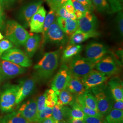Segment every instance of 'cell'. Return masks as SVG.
<instances>
[{"label": "cell", "instance_id": "obj_55", "mask_svg": "<svg viewBox=\"0 0 123 123\" xmlns=\"http://www.w3.org/2000/svg\"><path fill=\"white\" fill-rule=\"evenodd\" d=\"M1 79H0V83H1Z\"/></svg>", "mask_w": 123, "mask_h": 123}, {"label": "cell", "instance_id": "obj_47", "mask_svg": "<svg viewBox=\"0 0 123 123\" xmlns=\"http://www.w3.org/2000/svg\"><path fill=\"white\" fill-rule=\"evenodd\" d=\"M5 17L3 12V8L0 4V29L4 28L5 25Z\"/></svg>", "mask_w": 123, "mask_h": 123}, {"label": "cell", "instance_id": "obj_9", "mask_svg": "<svg viewBox=\"0 0 123 123\" xmlns=\"http://www.w3.org/2000/svg\"><path fill=\"white\" fill-rule=\"evenodd\" d=\"M37 81L35 78L32 77L21 79L18 84V90L16 97V105H18L27 97L34 92Z\"/></svg>", "mask_w": 123, "mask_h": 123}, {"label": "cell", "instance_id": "obj_37", "mask_svg": "<svg viewBox=\"0 0 123 123\" xmlns=\"http://www.w3.org/2000/svg\"><path fill=\"white\" fill-rule=\"evenodd\" d=\"M112 13L118 12L122 9V2L120 0H107Z\"/></svg>", "mask_w": 123, "mask_h": 123}, {"label": "cell", "instance_id": "obj_28", "mask_svg": "<svg viewBox=\"0 0 123 123\" xmlns=\"http://www.w3.org/2000/svg\"><path fill=\"white\" fill-rule=\"evenodd\" d=\"M72 104L78 107L79 109H80L83 111V112L87 116L104 117V116L101 114L99 112L96 110H93L92 109L88 108L87 106L84 105L81 102L79 101L77 98H75L74 101H73V103L70 105Z\"/></svg>", "mask_w": 123, "mask_h": 123}, {"label": "cell", "instance_id": "obj_53", "mask_svg": "<svg viewBox=\"0 0 123 123\" xmlns=\"http://www.w3.org/2000/svg\"><path fill=\"white\" fill-rule=\"evenodd\" d=\"M4 38V36L2 35V34H1V33L0 32V41L1 40L3 39Z\"/></svg>", "mask_w": 123, "mask_h": 123}, {"label": "cell", "instance_id": "obj_13", "mask_svg": "<svg viewBox=\"0 0 123 123\" xmlns=\"http://www.w3.org/2000/svg\"><path fill=\"white\" fill-rule=\"evenodd\" d=\"M18 111L30 123H38V112L35 99H30L23 102L19 106Z\"/></svg>", "mask_w": 123, "mask_h": 123}, {"label": "cell", "instance_id": "obj_54", "mask_svg": "<svg viewBox=\"0 0 123 123\" xmlns=\"http://www.w3.org/2000/svg\"><path fill=\"white\" fill-rule=\"evenodd\" d=\"M0 123H3L2 121H1V119H0Z\"/></svg>", "mask_w": 123, "mask_h": 123}, {"label": "cell", "instance_id": "obj_10", "mask_svg": "<svg viewBox=\"0 0 123 123\" xmlns=\"http://www.w3.org/2000/svg\"><path fill=\"white\" fill-rule=\"evenodd\" d=\"M26 71L24 68L12 62L0 60V77L1 81L16 78L24 74Z\"/></svg>", "mask_w": 123, "mask_h": 123}, {"label": "cell", "instance_id": "obj_4", "mask_svg": "<svg viewBox=\"0 0 123 123\" xmlns=\"http://www.w3.org/2000/svg\"><path fill=\"white\" fill-rule=\"evenodd\" d=\"M18 84H6L0 92V110L3 113H9L14 110L16 105Z\"/></svg>", "mask_w": 123, "mask_h": 123}, {"label": "cell", "instance_id": "obj_35", "mask_svg": "<svg viewBox=\"0 0 123 123\" xmlns=\"http://www.w3.org/2000/svg\"><path fill=\"white\" fill-rule=\"evenodd\" d=\"M56 13L57 17H61L65 19H70L74 20H76V18L74 14L68 13L63 6L57 9L56 11Z\"/></svg>", "mask_w": 123, "mask_h": 123}, {"label": "cell", "instance_id": "obj_12", "mask_svg": "<svg viewBox=\"0 0 123 123\" xmlns=\"http://www.w3.org/2000/svg\"><path fill=\"white\" fill-rule=\"evenodd\" d=\"M94 68L109 77L118 74L120 70L114 57L110 55H106L96 63Z\"/></svg>", "mask_w": 123, "mask_h": 123}, {"label": "cell", "instance_id": "obj_38", "mask_svg": "<svg viewBox=\"0 0 123 123\" xmlns=\"http://www.w3.org/2000/svg\"><path fill=\"white\" fill-rule=\"evenodd\" d=\"M13 43L7 39H2L0 41V57L9 49L13 48Z\"/></svg>", "mask_w": 123, "mask_h": 123}, {"label": "cell", "instance_id": "obj_45", "mask_svg": "<svg viewBox=\"0 0 123 123\" xmlns=\"http://www.w3.org/2000/svg\"><path fill=\"white\" fill-rule=\"evenodd\" d=\"M67 12L70 14H74L75 9L71 0H68L63 6Z\"/></svg>", "mask_w": 123, "mask_h": 123}, {"label": "cell", "instance_id": "obj_48", "mask_svg": "<svg viewBox=\"0 0 123 123\" xmlns=\"http://www.w3.org/2000/svg\"><path fill=\"white\" fill-rule=\"evenodd\" d=\"M57 21L62 30L65 32L66 30V19L61 17H57Z\"/></svg>", "mask_w": 123, "mask_h": 123}, {"label": "cell", "instance_id": "obj_39", "mask_svg": "<svg viewBox=\"0 0 123 123\" xmlns=\"http://www.w3.org/2000/svg\"><path fill=\"white\" fill-rule=\"evenodd\" d=\"M84 123H107L104 117L87 116L83 119Z\"/></svg>", "mask_w": 123, "mask_h": 123}, {"label": "cell", "instance_id": "obj_21", "mask_svg": "<svg viewBox=\"0 0 123 123\" xmlns=\"http://www.w3.org/2000/svg\"><path fill=\"white\" fill-rule=\"evenodd\" d=\"M99 33H85L77 30L69 38V44H79L91 37H96L99 36Z\"/></svg>", "mask_w": 123, "mask_h": 123}, {"label": "cell", "instance_id": "obj_1", "mask_svg": "<svg viewBox=\"0 0 123 123\" xmlns=\"http://www.w3.org/2000/svg\"><path fill=\"white\" fill-rule=\"evenodd\" d=\"M60 51L46 53L34 67L33 76L37 82L45 83L51 79L58 66Z\"/></svg>", "mask_w": 123, "mask_h": 123}, {"label": "cell", "instance_id": "obj_14", "mask_svg": "<svg viewBox=\"0 0 123 123\" xmlns=\"http://www.w3.org/2000/svg\"><path fill=\"white\" fill-rule=\"evenodd\" d=\"M69 77V73L68 66L63 64L54 77L51 87L57 96L62 90L65 89Z\"/></svg>", "mask_w": 123, "mask_h": 123}, {"label": "cell", "instance_id": "obj_22", "mask_svg": "<svg viewBox=\"0 0 123 123\" xmlns=\"http://www.w3.org/2000/svg\"><path fill=\"white\" fill-rule=\"evenodd\" d=\"M83 48V46L79 44H69L63 51L62 61H69L72 58L79 54Z\"/></svg>", "mask_w": 123, "mask_h": 123}, {"label": "cell", "instance_id": "obj_52", "mask_svg": "<svg viewBox=\"0 0 123 123\" xmlns=\"http://www.w3.org/2000/svg\"><path fill=\"white\" fill-rule=\"evenodd\" d=\"M55 123H68V122L66 121L65 120H60V121H56Z\"/></svg>", "mask_w": 123, "mask_h": 123}, {"label": "cell", "instance_id": "obj_27", "mask_svg": "<svg viewBox=\"0 0 123 123\" xmlns=\"http://www.w3.org/2000/svg\"><path fill=\"white\" fill-rule=\"evenodd\" d=\"M106 120L107 123H123V111L111 109L106 115Z\"/></svg>", "mask_w": 123, "mask_h": 123}, {"label": "cell", "instance_id": "obj_51", "mask_svg": "<svg viewBox=\"0 0 123 123\" xmlns=\"http://www.w3.org/2000/svg\"><path fill=\"white\" fill-rule=\"evenodd\" d=\"M55 122L56 120L52 117H51L49 118L45 119L41 122L38 123H55Z\"/></svg>", "mask_w": 123, "mask_h": 123}, {"label": "cell", "instance_id": "obj_41", "mask_svg": "<svg viewBox=\"0 0 123 123\" xmlns=\"http://www.w3.org/2000/svg\"><path fill=\"white\" fill-rule=\"evenodd\" d=\"M45 99L46 97L44 93L43 94L40 95L39 97H38L37 101V108L38 113L40 111L43 110L44 108L46 107L45 104Z\"/></svg>", "mask_w": 123, "mask_h": 123}, {"label": "cell", "instance_id": "obj_3", "mask_svg": "<svg viewBox=\"0 0 123 123\" xmlns=\"http://www.w3.org/2000/svg\"><path fill=\"white\" fill-rule=\"evenodd\" d=\"M91 92L96 98L98 111L104 116H106L112 109L114 99L109 88L102 84L91 89Z\"/></svg>", "mask_w": 123, "mask_h": 123}, {"label": "cell", "instance_id": "obj_8", "mask_svg": "<svg viewBox=\"0 0 123 123\" xmlns=\"http://www.w3.org/2000/svg\"><path fill=\"white\" fill-rule=\"evenodd\" d=\"M68 40V37L59 26L56 18L47 31L44 40V45L47 43L64 45L67 43Z\"/></svg>", "mask_w": 123, "mask_h": 123}, {"label": "cell", "instance_id": "obj_36", "mask_svg": "<svg viewBox=\"0 0 123 123\" xmlns=\"http://www.w3.org/2000/svg\"><path fill=\"white\" fill-rule=\"evenodd\" d=\"M51 117H52V108L46 107L43 110L38 113V123Z\"/></svg>", "mask_w": 123, "mask_h": 123}, {"label": "cell", "instance_id": "obj_18", "mask_svg": "<svg viewBox=\"0 0 123 123\" xmlns=\"http://www.w3.org/2000/svg\"><path fill=\"white\" fill-rule=\"evenodd\" d=\"M66 89L74 94L76 97L84 94L87 91L83 83L82 78L70 74Z\"/></svg>", "mask_w": 123, "mask_h": 123}, {"label": "cell", "instance_id": "obj_20", "mask_svg": "<svg viewBox=\"0 0 123 123\" xmlns=\"http://www.w3.org/2000/svg\"><path fill=\"white\" fill-rule=\"evenodd\" d=\"M41 42L40 36L36 34H30L24 45L25 53L30 58L35 54L39 47Z\"/></svg>", "mask_w": 123, "mask_h": 123}, {"label": "cell", "instance_id": "obj_31", "mask_svg": "<svg viewBox=\"0 0 123 123\" xmlns=\"http://www.w3.org/2000/svg\"><path fill=\"white\" fill-rule=\"evenodd\" d=\"M78 29L77 20L66 19V30L65 33L68 39Z\"/></svg>", "mask_w": 123, "mask_h": 123}, {"label": "cell", "instance_id": "obj_49", "mask_svg": "<svg viewBox=\"0 0 123 123\" xmlns=\"http://www.w3.org/2000/svg\"><path fill=\"white\" fill-rule=\"evenodd\" d=\"M66 121L68 123H84L83 119H80L70 118L67 119Z\"/></svg>", "mask_w": 123, "mask_h": 123}, {"label": "cell", "instance_id": "obj_16", "mask_svg": "<svg viewBox=\"0 0 123 123\" xmlns=\"http://www.w3.org/2000/svg\"><path fill=\"white\" fill-rule=\"evenodd\" d=\"M78 30L85 33L97 32L98 21L95 15L92 12L87 11L83 16L77 20Z\"/></svg>", "mask_w": 123, "mask_h": 123}, {"label": "cell", "instance_id": "obj_24", "mask_svg": "<svg viewBox=\"0 0 123 123\" xmlns=\"http://www.w3.org/2000/svg\"><path fill=\"white\" fill-rule=\"evenodd\" d=\"M0 119L3 123H31L18 111H13Z\"/></svg>", "mask_w": 123, "mask_h": 123}, {"label": "cell", "instance_id": "obj_32", "mask_svg": "<svg viewBox=\"0 0 123 123\" xmlns=\"http://www.w3.org/2000/svg\"><path fill=\"white\" fill-rule=\"evenodd\" d=\"M52 117L56 121L65 119L63 106L56 104L52 108Z\"/></svg>", "mask_w": 123, "mask_h": 123}, {"label": "cell", "instance_id": "obj_34", "mask_svg": "<svg viewBox=\"0 0 123 123\" xmlns=\"http://www.w3.org/2000/svg\"><path fill=\"white\" fill-rule=\"evenodd\" d=\"M68 0H46L50 9L55 12L57 9L63 6Z\"/></svg>", "mask_w": 123, "mask_h": 123}, {"label": "cell", "instance_id": "obj_25", "mask_svg": "<svg viewBox=\"0 0 123 123\" xmlns=\"http://www.w3.org/2000/svg\"><path fill=\"white\" fill-rule=\"evenodd\" d=\"M79 101L83 103L84 105L93 110L98 111L97 107V102L95 97L92 93L88 90L84 94L76 97ZM99 112V111H98Z\"/></svg>", "mask_w": 123, "mask_h": 123}, {"label": "cell", "instance_id": "obj_26", "mask_svg": "<svg viewBox=\"0 0 123 123\" xmlns=\"http://www.w3.org/2000/svg\"><path fill=\"white\" fill-rule=\"evenodd\" d=\"M74 99L73 93L66 88L62 90L58 94L57 104L61 106L70 105L74 101Z\"/></svg>", "mask_w": 123, "mask_h": 123}, {"label": "cell", "instance_id": "obj_56", "mask_svg": "<svg viewBox=\"0 0 123 123\" xmlns=\"http://www.w3.org/2000/svg\"><path fill=\"white\" fill-rule=\"evenodd\" d=\"M120 0L121 1V2H123V0Z\"/></svg>", "mask_w": 123, "mask_h": 123}, {"label": "cell", "instance_id": "obj_19", "mask_svg": "<svg viewBox=\"0 0 123 123\" xmlns=\"http://www.w3.org/2000/svg\"><path fill=\"white\" fill-rule=\"evenodd\" d=\"M109 88L112 96L115 100H123L122 81L118 77H114L108 82Z\"/></svg>", "mask_w": 123, "mask_h": 123}, {"label": "cell", "instance_id": "obj_44", "mask_svg": "<svg viewBox=\"0 0 123 123\" xmlns=\"http://www.w3.org/2000/svg\"><path fill=\"white\" fill-rule=\"evenodd\" d=\"M77 0L84 6L89 12H92L95 9L93 5L92 4L91 0Z\"/></svg>", "mask_w": 123, "mask_h": 123}, {"label": "cell", "instance_id": "obj_5", "mask_svg": "<svg viewBox=\"0 0 123 123\" xmlns=\"http://www.w3.org/2000/svg\"><path fill=\"white\" fill-rule=\"evenodd\" d=\"M95 64L79 54L71 59L68 68L70 74L83 78L94 68Z\"/></svg>", "mask_w": 123, "mask_h": 123}, {"label": "cell", "instance_id": "obj_40", "mask_svg": "<svg viewBox=\"0 0 123 123\" xmlns=\"http://www.w3.org/2000/svg\"><path fill=\"white\" fill-rule=\"evenodd\" d=\"M116 22L120 35L122 37L123 35V15L121 11L118 12V14L116 18Z\"/></svg>", "mask_w": 123, "mask_h": 123}, {"label": "cell", "instance_id": "obj_46", "mask_svg": "<svg viewBox=\"0 0 123 123\" xmlns=\"http://www.w3.org/2000/svg\"><path fill=\"white\" fill-rule=\"evenodd\" d=\"M112 109L123 110V100H115L114 99L112 106Z\"/></svg>", "mask_w": 123, "mask_h": 123}, {"label": "cell", "instance_id": "obj_43", "mask_svg": "<svg viewBox=\"0 0 123 123\" xmlns=\"http://www.w3.org/2000/svg\"><path fill=\"white\" fill-rule=\"evenodd\" d=\"M75 10H79L84 13L88 11L84 6L80 3L77 0H71Z\"/></svg>", "mask_w": 123, "mask_h": 123}, {"label": "cell", "instance_id": "obj_15", "mask_svg": "<svg viewBox=\"0 0 123 123\" xmlns=\"http://www.w3.org/2000/svg\"><path fill=\"white\" fill-rule=\"evenodd\" d=\"M110 78V77L105 74L93 69L82 78V79L86 90H88L103 84Z\"/></svg>", "mask_w": 123, "mask_h": 123}, {"label": "cell", "instance_id": "obj_2", "mask_svg": "<svg viewBox=\"0 0 123 123\" xmlns=\"http://www.w3.org/2000/svg\"><path fill=\"white\" fill-rule=\"evenodd\" d=\"M4 29L6 37L17 47L24 46L30 35L19 23L12 20L6 22Z\"/></svg>", "mask_w": 123, "mask_h": 123}, {"label": "cell", "instance_id": "obj_23", "mask_svg": "<svg viewBox=\"0 0 123 123\" xmlns=\"http://www.w3.org/2000/svg\"><path fill=\"white\" fill-rule=\"evenodd\" d=\"M57 16L55 11L52 9H50V10L49 11V13L46 16L45 19L43 30L42 32V35L41 37V42L39 45L40 48L44 47V40L47 31H48L49 27L51 26V25L55 20Z\"/></svg>", "mask_w": 123, "mask_h": 123}, {"label": "cell", "instance_id": "obj_30", "mask_svg": "<svg viewBox=\"0 0 123 123\" xmlns=\"http://www.w3.org/2000/svg\"><path fill=\"white\" fill-rule=\"evenodd\" d=\"M44 93L46 97V106L53 108L57 104L58 97L57 94L52 89H49L46 90Z\"/></svg>", "mask_w": 123, "mask_h": 123}, {"label": "cell", "instance_id": "obj_57", "mask_svg": "<svg viewBox=\"0 0 123 123\" xmlns=\"http://www.w3.org/2000/svg\"></svg>", "mask_w": 123, "mask_h": 123}, {"label": "cell", "instance_id": "obj_42", "mask_svg": "<svg viewBox=\"0 0 123 123\" xmlns=\"http://www.w3.org/2000/svg\"><path fill=\"white\" fill-rule=\"evenodd\" d=\"M22 0H0V4L3 8L8 9Z\"/></svg>", "mask_w": 123, "mask_h": 123}, {"label": "cell", "instance_id": "obj_33", "mask_svg": "<svg viewBox=\"0 0 123 123\" xmlns=\"http://www.w3.org/2000/svg\"><path fill=\"white\" fill-rule=\"evenodd\" d=\"M72 109L70 110V118L83 119L86 115L78 107L74 105H71Z\"/></svg>", "mask_w": 123, "mask_h": 123}, {"label": "cell", "instance_id": "obj_29", "mask_svg": "<svg viewBox=\"0 0 123 123\" xmlns=\"http://www.w3.org/2000/svg\"><path fill=\"white\" fill-rule=\"evenodd\" d=\"M92 4L97 11L103 14L112 13L110 6L107 0H91Z\"/></svg>", "mask_w": 123, "mask_h": 123}, {"label": "cell", "instance_id": "obj_11", "mask_svg": "<svg viewBox=\"0 0 123 123\" xmlns=\"http://www.w3.org/2000/svg\"><path fill=\"white\" fill-rule=\"evenodd\" d=\"M108 52V49L104 44L91 43L87 45L85 48V58L95 64L105 56Z\"/></svg>", "mask_w": 123, "mask_h": 123}, {"label": "cell", "instance_id": "obj_17", "mask_svg": "<svg viewBox=\"0 0 123 123\" xmlns=\"http://www.w3.org/2000/svg\"><path fill=\"white\" fill-rule=\"evenodd\" d=\"M46 14V10L41 6L31 18L29 26L31 32L37 34L42 32Z\"/></svg>", "mask_w": 123, "mask_h": 123}, {"label": "cell", "instance_id": "obj_50", "mask_svg": "<svg viewBox=\"0 0 123 123\" xmlns=\"http://www.w3.org/2000/svg\"><path fill=\"white\" fill-rule=\"evenodd\" d=\"M74 14L76 18V19H79L80 18H82L84 14V13L82 12L81 11L79 10H75Z\"/></svg>", "mask_w": 123, "mask_h": 123}, {"label": "cell", "instance_id": "obj_7", "mask_svg": "<svg viewBox=\"0 0 123 123\" xmlns=\"http://www.w3.org/2000/svg\"><path fill=\"white\" fill-rule=\"evenodd\" d=\"M1 59L12 62L23 68L30 67L32 61L26 53L16 48H12L3 53L0 57Z\"/></svg>", "mask_w": 123, "mask_h": 123}, {"label": "cell", "instance_id": "obj_6", "mask_svg": "<svg viewBox=\"0 0 123 123\" xmlns=\"http://www.w3.org/2000/svg\"><path fill=\"white\" fill-rule=\"evenodd\" d=\"M43 3V0H32L22 6L18 11L17 18L24 28H28L31 18Z\"/></svg>", "mask_w": 123, "mask_h": 123}]
</instances>
